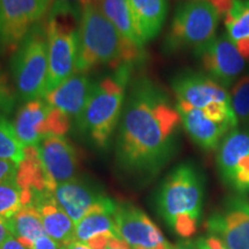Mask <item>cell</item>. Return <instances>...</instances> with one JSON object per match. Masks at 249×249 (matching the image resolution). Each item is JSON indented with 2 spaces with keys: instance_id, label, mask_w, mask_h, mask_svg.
Masks as SVG:
<instances>
[{
  "instance_id": "cell-1",
  "label": "cell",
  "mask_w": 249,
  "mask_h": 249,
  "mask_svg": "<svg viewBox=\"0 0 249 249\" xmlns=\"http://www.w3.org/2000/svg\"><path fill=\"white\" fill-rule=\"evenodd\" d=\"M181 124L161 87L147 76L132 79L118 124V163L135 174L160 172L174 154Z\"/></svg>"
},
{
  "instance_id": "cell-2",
  "label": "cell",
  "mask_w": 249,
  "mask_h": 249,
  "mask_svg": "<svg viewBox=\"0 0 249 249\" xmlns=\"http://www.w3.org/2000/svg\"><path fill=\"white\" fill-rule=\"evenodd\" d=\"M144 48L127 42L99 7L98 2L83 9L79 29L76 73L87 74L97 66L119 68L143 61Z\"/></svg>"
},
{
  "instance_id": "cell-3",
  "label": "cell",
  "mask_w": 249,
  "mask_h": 249,
  "mask_svg": "<svg viewBox=\"0 0 249 249\" xmlns=\"http://www.w3.org/2000/svg\"><path fill=\"white\" fill-rule=\"evenodd\" d=\"M204 198V181L194 165L180 164L167 174L157 195L160 216L183 239L197 231Z\"/></svg>"
},
{
  "instance_id": "cell-4",
  "label": "cell",
  "mask_w": 249,
  "mask_h": 249,
  "mask_svg": "<svg viewBox=\"0 0 249 249\" xmlns=\"http://www.w3.org/2000/svg\"><path fill=\"white\" fill-rule=\"evenodd\" d=\"M134 66L124 65L112 75L95 82L85 110L76 120L82 133L98 148H105L119 124Z\"/></svg>"
},
{
  "instance_id": "cell-5",
  "label": "cell",
  "mask_w": 249,
  "mask_h": 249,
  "mask_svg": "<svg viewBox=\"0 0 249 249\" xmlns=\"http://www.w3.org/2000/svg\"><path fill=\"white\" fill-rule=\"evenodd\" d=\"M83 9L53 0L45 18L49 76L45 95L76 73L79 29Z\"/></svg>"
},
{
  "instance_id": "cell-6",
  "label": "cell",
  "mask_w": 249,
  "mask_h": 249,
  "mask_svg": "<svg viewBox=\"0 0 249 249\" xmlns=\"http://www.w3.org/2000/svg\"><path fill=\"white\" fill-rule=\"evenodd\" d=\"M11 71L15 92L22 101L44 98L49 76L45 18L27 34L14 51Z\"/></svg>"
},
{
  "instance_id": "cell-7",
  "label": "cell",
  "mask_w": 249,
  "mask_h": 249,
  "mask_svg": "<svg viewBox=\"0 0 249 249\" xmlns=\"http://www.w3.org/2000/svg\"><path fill=\"white\" fill-rule=\"evenodd\" d=\"M172 90L177 102L197 108L218 123L239 126L232 107L231 93L205 73L183 71L174 77Z\"/></svg>"
},
{
  "instance_id": "cell-8",
  "label": "cell",
  "mask_w": 249,
  "mask_h": 249,
  "mask_svg": "<svg viewBox=\"0 0 249 249\" xmlns=\"http://www.w3.org/2000/svg\"><path fill=\"white\" fill-rule=\"evenodd\" d=\"M222 18L209 0H185L177 6L165 45L169 51L197 49L216 36Z\"/></svg>"
},
{
  "instance_id": "cell-9",
  "label": "cell",
  "mask_w": 249,
  "mask_h": 249,
  "mask_svg": "<svg viewBox=\"0 0 249 249\" xmlns=\"http://www.w3.org/2000/svg\"><path fill=\"white\" fill-rule=\"evenodd\" d=\"M71 120L44 98L26 102L17 112L13 126L24 147H38L49 136H65Z\"/></svg>"
},
{
  "instance_id": "cell-10",
  "label": "cell",
  "mask_w": 249,
  "mask_h": 249,
  "mask_svg": "<svg viewBox=\"0 0 249 249\" xmlns=\"http://www.w3.org/2000/svg\"><path fill=\"white\" fill-rule=\"evenodd\" d=\"M53 0H0V52H14L48 15Z\"/></svg>"
},
{
  "instance_id": "cell-11",
  "label": "cell",
  "mask_w": 249,
  "mask_h": 249,
  "mask_svg": "<svg viewBox=\"0 0 249 249\" xmlns=\"http://www.w3.org/2000/svg\"><path fill=\"white\" fill-rule=\"evenodd\" d=\"M204 73L229 89L246 68V59L226 35L214 36L194 50Z\"/></svg>"
},
{
  "instance_id": "cell-12",
  "label": "cell",
  "mask_w": 249,
  "mask_h": 249,
  "mask_svg": "<svg viewBox=\"0 0 249 249\" xmlns=\"http://www.w3.org/2000/svg\"><path fill=\"white\" fill-rule=\"evenodd\" d=\"M217 167L223 181L245 194L249 191V129H234L220 142Z\"/></svg>"
},
{
  "instance_id": "cell-13",
  "label": "cell",
  "mask_w": 249,
  "mask_h": 249,
  "mask_svg": "<svg viewBox=\"0 0 249 249\" xmlns=\"http://www.w3.org/2000/svg\"><path fill=\"white\" fill-rule=\"evenodd\" d=\"M116 233L130 249H173L147 213L130 204H118Z\"/></svg>"
},
{
  "instance_id": "cell-14",
  "label": "cell",
  "mask_w": 249,
  "mask_h": 249,
  "mask_svg": "<svg viewBox=\"0 0 249 249\" xmlns=\"http://www.w3.org/2000/svg\"><path fill=\"white\" fill-rule=\"evenodd\" d=\"M207 227L229 249H249V202L241 196L229 198L223 210L209 218Z\"/></svg>"
},
{
  "instance_id": "cell-15",
  "label": "cell",
  "mask_w": 249,
  "mask_h": 249,
  "mask_svg": "<svg viewBox=\"0 0 249 249\" xmlns=\"http://www.w3.org/2000/svg\"><path fill=\"white\" fill-rule=\"evenodd\" d=\"M37 148L40 163L52 191L59 183L76 178L79 157L76 149L66 136H49Z\"/></svg>"
},
{
  "instance_id": "cell-16",
  "label": "cell",
  "mask_w": 249,
  "mask_h": 249,
  "mask_svg": "<svg viewBox=\"0 0 249 249\" xmlns=\"http://www.w3.org/2000/svg\"><path fill=\"white\" fill-rule=\"evenodd\" d=\"M176 107L181 118L183 129L192 141L203 150H216L227 134L234 130L229 124L214 121L202 111L185 103L177 102Z\"/></svg>"
},
{
  "instance_id": "cell-17",
  "label": "cell",
  "mask_w": 249,
  "mask_h": 249,
  "mask_svg": "<svg viewBox=\"0 0 249 249\" xmlns=\"http://www.w3.org/2000/svg\"><path fill=\"white\" fill-rule=\"evenodd\" d=\"M95 82L85 73H75L44 96L51 107L66 114L71 121L79 119L92 91Z\"/></svg>"
},
{
  "instance_id": "cell-18",
  "label": "cell",
  "mask_w": 249,
  "mask_h": 249,
  "mask_svg": "<svg viewBox=\"0 0 249 249\" xmlns=\"http://www.w3.org/2000/svg\"><path fill=\"white\" fill-rule=\"evenodd\" d=\"M52 193L58 204L71 217L75 225L89 213L91 208L107 198V196L98 193L89 183L76 178L59 183L54 187Z\"/></svg>"
},
{
  "instance_id": "cell-19",
  "label": "cell",
  "mask_w": 249,
  "mask_h": 249,
  "mask_svg": "<svg viewBox=\"0 0 249 249\" xmlns=\"http://www.w3.org/2000/svg\"><path fill=\"white\" fill-rule=\"evenodd\" d=\"M34 204L42 217L46 235L55 240L60 246L75 241V224L58 204L53 193L45 191L33 195Z\"/></svg>"
},
{
  "instance_id": "cell-20",
  "label": "cell",
  "mask_w": 249,
  "mask_h": 249,
  "mask_svg": "<svg viewBox=\"0 0 249 249\" xmlns=\"http://www.w3.org/2000/svg\"><path fill=\"white\" fill-rule=\"evenodd\" d=\"M136 28L144 44L163 29L169 12V0H127Z\"/></svg>"
},
{
  "instance_id": "cell-21",
  "label": "cell",
  "mask_w": 249,
  "mask_h": 249,
  "mask_svg": "<svg viewBox=\"0 0 249 249\" xmlns=\"http://www.w3.org/2000/svg\"><path fill=\"white\" fill-rule=\"evenodd\" d=\"M118 203L110 197L105 198L89 210L75 225L76 241L87 244L96 236L105 233H116V214ZM117 234V233H116Z\"/></svg>"
},
{
  "instance_id": "cell-22",
  "label": "cell",
  "mask_w": 249,
  "mask_h": 249,
  "mask_svg": "<svg viewBox=\"0 0 249 249\" xmlns=\"http://www.w3.org/2000/svg\"><path fill=\"white\" fill-rule=\"evenodd\" d=\"M224 26L225 35L242 57L249 60V0H235L224 17Z\"/></svg>"
},
{
  "instance_id": "cell-23",
  "label": "cell",
  "mask_w": 249,
  "mask_h": 249,
  "mask_svg": "<svg viewBox=\"0 0 249 249\" xmlns=\"http://www.w3.org/2000/svg\"><path fill=\"white\" fill-rule=\"evenodd\" d=\"M98 5L107 20L127 42L144 48L145 44L140 36L127 0H102Z\"/></svg>"
},
{
  "instance_id": "cell-24",
  "label": "cell",
  "mask_w": 249,
  "mask_h": 249,
  "mask_svg": "<svg viewBox=\"0 0 249 249\" xmlns=\"http://www.w3.org/2000/svg\"><path fill=\"white\" fill-rule=\"evenodd\" d=\"M11 223L13 235L28 249L33 248L37 239L46 234L39 211L34 204L21 208L11 218Z\"/></svg>"
},
{
  "instance_id": "cell-25",
  "label": "cell",
  "mask_w": 249,
  "mask_h": 249,
  "mask_svg": "<svg viewBox=\"0 0 249 249\" xmlns=\"http://www.w3.org/2000/svg\"><path fill=\"white\" fill-rule=\"evenodd\" d=\"M26 157V147L18 140L13 124L0 114V160L20 165Z\"/></svg>"
},
{
  "instance_id": "cell-26",
  "label": "cell",
  "mask_w": 249,
  "mask_h": 249,
  "mask_svg": "<svg viewBox=\"0 0 249 249\" xmlns=\"http://www.w3.org/2000/svg\"><path fill=\"white\" fill-rule=\"evenodd\" d=\"M27 204H31V196L21 188L17 179L0 183V217L12 218Z\"/></svg>"
},
{
  "instance_id": "cell-27",
  "label": "cell",
  "mask_w": 249,
  "mask_h": 249,
  "mask_svg": "<svg viewBox=\"0 0 249 249\" xmlns=\"http://www.w3.org/2000/svg\"><path fill=\"white\" fill-rule=\"evenodd\" d=\"M232 107L239 124L249 128V74L242 76L231 88Z\"/></svg>"
},
{
  "instance_id": "cell-28",
  "label": "cell",
  "mask_w": 249,
  "mask_h": 249,
  "mask_svg": "<svg viewBox=\"0 0 249 249\" xmlns=\"http://www.w3.org/2000/svg\"><path fill=\"white\" fill-rule=\"evenodd\" d=\"M17 102V92L11 86L6 74L0 68V114L9 116L13 112Z\"/></svg>"
},
{
  "instance_id": "cell-29",
  "label": "cell",
  "mask_w": 249,
  "mask_h": 249,
  "mask_svg": "<svg viewBox=\"0 0 249 249\" xmlns=\"http://www.w3.org/2000/svg\"><path fill=\"white\" fill-rule=\"evenodd\" d=\"M18 165L13 161L0 160V183L15 180L18 177Z\"/></svg>"
},
{
  "instance_id": "cell-30",
  "label": "cell",
  "mask_w": 249,
  "mask_h": 249,
  "mask_svg": "<svg viewBox=\"0 0 249 249\" xmlns=\"http://www.w3.org/2000/svg\"><path fill=\"white\" fill-rule=\"evenodd\" d=\"M198 249H229L224 245V242L214 235L202 236L196 240Z\"/></svg>"
},
{
  "instance_id": "cell-31",
  "label": "cell",
  "mask_w": 249,
  "mask_h": 249,
  "mask_svg": "<svg viewBox=\"0 0 249 249\" xmlns=\"http://www.w3.org/2000/svg\"><path fill=\"white\" fill-rule=\"evenodd\" d=\"M61 246L57 241L50 238L49 235H43L34 242V246L31 249H60Z\"/></svg>"
},
{
  "instance_id": "cell-32",
  "label": "cell",
  "mask_w": 249,
  "mask_h": 249,
  "mask_svg": "<svg viewBox=\"0 0 249 249\" xmlns=\"http://www.w3.org/2000/svg\"><path fill=\"white\" fill-rule=\"evenodd\" d=\"M11 235H13V233H12L11 218L0 217V245Z\"/></svg>"
},
{
  "instance_id": "cell-33",
  "label": "cell",
  "mask_w": 249,
  "mask_h": 249,
  "mask_svg": "<svg viewBox=\"0 0 249 249\" xmlns=\"http://www.w3.org/2000/svg\"><path fill=\"white\" fill-rule=\"evenodd\" d=\"M0 249H28L26 246H23L20 241L15 238L14 235L8 236L6 240L0 245Z\"/></svg>"
},
{
  "instance_id": "cell-34",
  "label": "cell",
  "mask_w": 249,
  "mask_h": 249,
  "mask_svg": "<svg viewBox=\"0 0 249 249\" xmlns=\"http://www.w3.org/2000/svg\"><path fill=\"white\" fill-rule=\"evenodd\" d=\"M58 1H62V2H67V4H71L73 6H76L81 9H85L88 7V6L96 4V0H58Z\"/></svg>"
},
{
  "instance_id": "cell-35",
  "label": "cell",
  "mask_w": 249,
  "mask_h": 249,
  "mask_svg": "<svg viewBox=\"0 0 249 249\" xmlns=\"http://www.w3.org/2000/svg\"><path fill=\"white\" fill-rule=\"evenodd\" d=\"M105 249H130L124 242L121 240L118 235H114L113 238L110 240V244L107 245V247Z\"/></svg>"
},
{
  "instance_id": "cell-36",
  "label": "cell",
  "mask_w": 249,
  "mask_h": 249,
  "mask_svg": "<svg viewBox=\"0 0 249 249\" xmlns=\"http://www.w3.org/2000/svg\"><path fill=\"white\" fill-rule=\"evenodd\" d=\"M173 249H198L196 241L185 239V240L179 241L176 246H173Z\"/></svg>"
},
{
  "instance_id": "cell-37",
  "label": "cell",
  "mask_w": 249,
  "mask_h": 249,
  "mask_svg": "<svg viewBox=\"0 0 249 249\" xmlns=\"http://www.w3.org/2000/svg\"><path fill=\"white\" fill-rule=\"evenodd\" d=\"M61 249H91L89 247L88 245L83 244V242H80V241H73L71 242V244L68 245H65V246H61Z\"/></svg>"
},
{
  "instance_id": "cell-38",
  "label": "cell",
  "mask_w": 249,
  "mask_h": 249,
  "mask_svg": "<svg viewBox=\"0 0 249 249\" xmlns=\"http://www.w3.org/2000/svg\"><path fill=\"white\" fill-rule=\"evenodd\" d=\"M96 1H97V2H99V1H102V0H96Z\"/></svg>"
},
{
  "instance_id": "cell-39",
  "label": "cell",
  "mask_w": 249,
  "mask_h": 249,
  "mask_svg": "<svg viewBox=\"0 0 249 249\" xmlns=\"http://www.w3.org/2000/svg\"><path fill=\"white\" fill-rule=\"evenodd\" d=\"M60 249H61V248H60Z\"/></svg>"
}]
</instances>
